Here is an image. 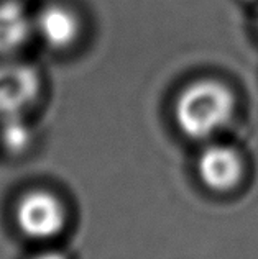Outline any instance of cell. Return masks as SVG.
Segmentation results:
<instances>
[{
	"mask_svg": "<svg viewBox=\"0 0 258 259\" xmlns=\"http://www.w3.org/2000/svg\"><path fill=\"white\" fill-rule=\"evenodd\" d=\"M235 112L232 91L219 80H198L182 91L174 104V120L191 140H207L229 125Z\"/></svg>",
	"mask_w": 258,
	"mask_h": 259,
	"instance_id": "1",
	"label": "cell"
},
{
	"mask_svg": "<svg viewBox=\"0 0 258 259\" xmlns=\"http://www.w3.org/2000/svg\"><path fill=\"white\" fill-rule=\"evenodd\" d=\"M15 222L20 231L31 240H50L66 225V210L56 195L33 190L18 200Z\"/></svg>",
	"mask_w": 258,
	"mask_h": 259,
	"instance_id": "2",
	"label": "cell"
},
{
	"mask_svg": "<svg viewBox=\"0 0 258 259\" xmlns=\"http://www.w3.org/2000/svg\"><path fill=\"white\" fill-rule=\"evenodd\" d=\"M40 77L26 64H0V118L18 117L36 100Z\"/></svg>",
	"mask_w": 258,
	"mask_h": 259,
	"instance_id": "3",
	"label": "cell"
},
{
	"mask_svg": "<svg viewBox=\"0 0 258 259\" xmlns=\"http://www.w3.org/2000/svg\"><path fill=\"white\" fill-rule=\"evenodd\" d=\"M243 172L242 159L235 149L212 145L198 158V176L201 182L214 192H227L239 184Z\"/></svg>",
	"mask_w": 258,
	"mask_h": 259,
	"instance_id": "4",
	"label": "cell"
},
{
	"mask_svg": "<svg viewBox=\"0 0 258 259\" xmlns=\"http://www.w3.org/2000/svg\"><path fill=\"white\" fill-rule=\"evenodd\" d=\"M36 28L43 41L56 50L71 46L79 35L78 17L61 5L46 7L40 13Z\"/></svg>",
	"mask_w": 258,
	"mask_h": 259,
	"instance_id": "5",
	"label": "cell"
},
{
	"mask_svg": "<svg viewBox=\"0 0 258 259\" xmlns=\"http://www.w3.org/2000/svg\"><path fill=\"white\" fill-rule=\"evenodd\" d=\"M31 30L25 9L17 2L0 4V54L15 51L28 39Z\"/></svg>",
	"mask_w": 258,
	"mask_h": 259,
	"instance_id": "6",
	"label": "cell"
},
{
	"mask_svg": "<svg viewBox=\"0 0 258 259\" xmlns=\"http://www.w3.org/2000/svg\"><path fill=\"white\" fill-rule=\"evenodd\" d=\"M31 128L22 120V115L18 117L4 118L2 132H0V140L7 151L10 153H22L31 143Z\"/></svg>",
	"mask_w": 258,
	"mask_h": 259,
	"instance_id": "7",
	"label": "cell"
},
{
	"mask_svg": "<svg viewBox=\"0 0 258 259\" xmlns=\"http://www.w3.org/2000/svg\"><path fill=\"white\" fill-rule=\"evenodd\" d=\"M33 259H67V257L63 253H59V251H45V253L36 254Z\"/></svg>",
	"mask_w": 258,
	"mask_h": 259,
	"instance_id": "8",
	"label": "cell"
}]
</instances>
